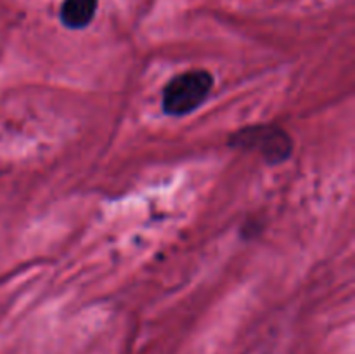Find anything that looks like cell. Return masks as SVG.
<instances>
[{
	"mask_svg": "<svg viewBox=\"0 0 355 354\" xmlns=\"http://www.w3.org/2000/svg\"><path fill=\"white\" fill-rule=\"evenodd\" d=\"M214 87V76L203 69H193L177 75L163 90V110L168 115L182 117L205 103Z\"/></svg>",
	"mask_w": 355,
	"mask_h": 354,
	"instance_id": "obj_1",
	"label": "cell"
},
{
	"mask_svg": "<svg viewBox=\"0 0 355 354\" xmlns=\"http://www.w3.org/2000/svg\"><path fill=\"white\" fill-rule=\"evenodd\" d=\"M99 0H64L61 7V21L68 28H85L96 14Z\"/></svg>",
	"mask_w": 355,
	"mask_h": 354,
	"instance_id": "obj_2",
	"label": "cell"
}]
</instances>
